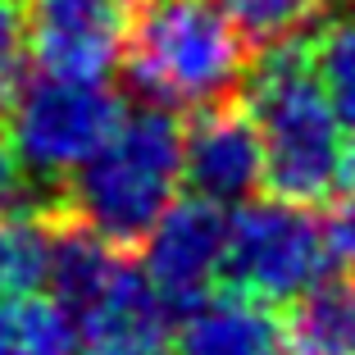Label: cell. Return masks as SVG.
Segmentation results:
<instances>
[{"instance_id":"obj_1","label":"cell","mask_w":355,"mask_h":355,"mask_svg":"<svg viewBox=\"0 0 355 355\" xmlns=\"http://www.w3.org/2000/svg\"><path fill=\"white\" fill-rule=\"evenodd\" d=\"M246 105L264 137V182L273 196L314 205L342 187L355 155L346 150V128L314 69L310 42H269L246 78Z\"/></svg>"},{"instance_id":"obj_2","label":"cell","mask_w":355,"mask_h":355,"mask_svg":"<svg viewBox=\"0 0 355 355\" xmlns=\"http://www.w3.org/2000/svg\"><path fill=\"white\" fill-rule=\"evenodd\" d=\"M132 87L164 110L232 101L255 69V37L223 0H146L123 46Z\"/></svg>"},{"instance_id":"obj_3","label":"cell","mask_w":355,"mask_h":355,"mask_svg":"<svg viewBox=\"0 0 355 355\" xmlns=\"http://www.w3.org/2000/svg\"><path fill=\"white\" fill-rule=\"evenodd\" d=\"M182 182V128L164 105L123 114L101 150L55 196L101 237L132 251L173 205Z\"/></svg>"},{"instance_id":"obj_4","label":"cell","mask_w":355,"mask_h":355,"mask_svg":"<svg viewBox=\"0 0 355 355\" xmlns=\"http://www.w3.org/2000/svg\"><path fill=\"white\" fill-rule=\"evenodd\" d=\"M5 114H10L5 137L19 164L32 178L55 182L64 173H78L110 141V132L123 123V101L101 83L42 73L37 83L14 92Z\"/></svg>"},{"instance_id":"obj_5","label":"cell","mask_w":355,"mask_h":355,"mask_svg":"<svg viewBox=\"0 0 355 355\" xmlns=\"http://www.w3.org/2000/svg\"><path fill=\"white\" fill-rule=\"evenodd\" d=\"M333 255L328 223L310 214L305 200H246L228 219V269L232 287L260 301H301L324 278Z\"/></svg>"},{"instance_id":"obj_6","label":"cell","mask_w":355,"mask_h":355,"mask_svg":"<svg viewBox=\"0 0 355 355\" xmlns=\"http://www.w3.org/2000/svg\"><path fill=\"white\" fill-rule=\"evenodd\" d=\"M123 0H28L23 37L37 73L105 83L128 46Z\"/></svg>"},{"instance_id":"obj_7","label":"cell","mask_w":355,"mask_h":355,"mask_svg":"<svg viewBox=\"0 0 355 355\" xmlns=\"http://www.w3.org/2000/svg\"><path fill=\"white\" fill-rule=\"evenodd\" d=\"M69 319L73 355H173V301L132 260L73 305Z\"/></svg>"},{"instance_id":"obj_8","label":"cell","mask_w":355,"mask_h":355,"mask_svg":"<svg viewBox=\"0 0 355 355\" xmlns=\"http://www.w3.org/2000/svg\"><path fill=\"white\" fill-rule=\"evenodd\" d=\"M182 178L196 196L246 200L264 182V137L251 105H205L182 132Z\"/></svg>"},{"instance_id":"obj_9","label":"cell","mask_w":355,"mask_h":355,"mask_svg":"<svg viewBox=\"0 0 355 355\" xmlns=\"http://www.w3.org/2000/svg\"><path fill=\"white\" fill-rule=\"evenodd\" d=\"M228 260V219L219 200H173L146 237V273L173 305H191L209 292L214 273Z\"/></svg>"},{"instance_id":"obj_10","label":"cell","mask_w":355,"mask_h":355,"mask_svg":"<svg viewBox=\"0 0 355 355\" xmlns=\"http://www.w3.org/2000/svg\"><path fill=\"white\" fill-rule=\"evenodd\" d=\"M173 355H292L287 324L269 310V301L251 292L200 296L187 305L173 337Z\"/></svg>"},{"instance_id":"obj_11","label":"cell","mask_w":355,"mask_h":355,"mask_svg":"<svg viewBox=\"0 0 355 355\" xmlns=\"http://www.w3.org/2000/svg\"><path fill=\"white\" fill-rule=\"evenodd\" d=\"M55 255V205H5L0 209V296L37 292L51 282Z\"/></svg>"},{"instance_id":"obj_12","label":"cell","mask_w":355,"mask_h":355,"mask_svg":"<svg viewBox=\"0 0 355 355\" xmlns=\"http://www.w3.org/2000/svg\"><path fill=\"white\" fill-rule=\"evenodd\" d=\"M292 355H355V269L314 282L287 319Z\"/></svg>"},{"instance_id":"obj_13","label":"cell","mask_w":355,"mask_h":355,"mask_svg":"<svg viewBox=\"0 0 355 355\" xmlns=\"http://www.w3.org/2000/svg\"><path fill=\"white\" fill-rule=\"evenodd\" d=\"M0 355H73V319L37 292L0 296Z\"/></svg>"},{"instance_id":"obj_14","label":"cell","mask_w":355,"mask_h":355,"mask_svg":"<svg viewBox=\"0 0 355 355\" xmlns=\"http://www.w3.org/2000/svg\"><path fill=\"white\" fill-rule=\"evenodd\" d=\"M310 55H314V69L324 78L328 101H333L346 137L355 141V10H346V14L328 10L324 28L314 32V42H310Z\"/></svg>"},{"instance_id":"obj_15","label":"cell","mask_w":355,"mask_h":355,"mask_svg":"<svg viewBox=\"0 0 355 355\" xmlns=\"http://www.w3.org/2000/svg\"><path fill=\"white\" fill-rule=\"evenodd\" d=\"M237 23L251 32L255 42H282V37H301L305 23L324 19L333 0H223Z\"/></svg>"},{"instance_id":"obj_16","label":"cell","mask_w":355,"mask_h":355,"mask_svg":"<svg viewBox=\"0 0 355 355\" xmlns=\"http://www.w3.org/2000/svg\"><path fill=\"white\" fill-rule=\"evenodd\" d=\"M28 51V37H23V19L10 0H0V110H10L14 92H19V64Z\"/></svg>"},{"instance_id":"obj_17","label":"cell","mask_w":355,"mask_h":355,"mask_svg":"<svg viewBox=\"0 0 355 355\" xmlns=\"http://www.w3.org/2000/svg\"><path fill=\"white\" fill-rule=\"evenodd\" d=\"M328 241H333V255L346 260L355 269V159L346 168L342 187L333 191V214H328Z\"/></svg>"},{"instance_id":"obj_18","label":"cell","mask_w":355,"mask_h":355,"mask_svg":"<svg viewBox=\"0 0 355 355\" xmlns=\"http://www.w3.org/2000/svg\"><path fill=\"white\" fill-rule=\"evenodd\" d=\"M19 155H14V146H10V137H0V209L10 205V196L19 191Z\"/></svg>"}]
</instances>
